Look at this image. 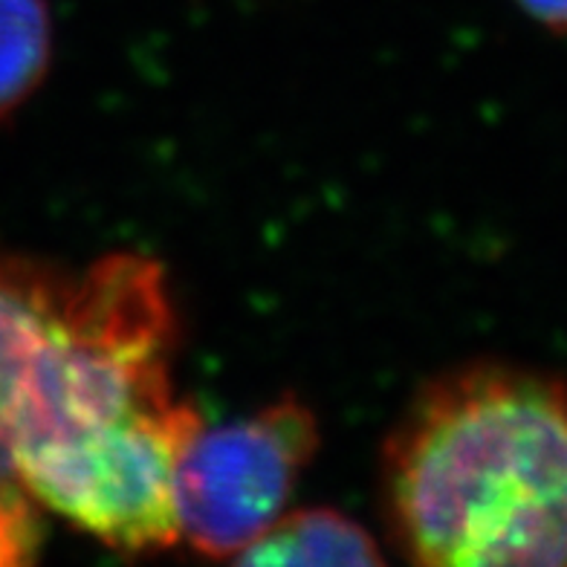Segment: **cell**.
Returning a JSON list of instances; mask_svg holds the SVG:
<instances>
[{"label": "cell", "mask_w": 567, "mask_h": 567, "mask_svg": "<svg viewBox=\"0 0 567 567\" xmlns=\"http://www.w3.org/2000/svg\"><path fill=\"white\" fill-rule=\"evenodd\" d=\"M518 7L553 32H567V0H515Z\"/></svg>", "instance_id": "7"}, {"label": "cell", "mask_w": 567, "mask_h": 567, "mask_svg": "<svg viewBox=\"0 0 567 567\" xmlns=\"http://www.w3.org/2000/svg\"><path fill=\"white\" fill-rule=\"evenodd\" d=\"M35 515L18 486L0 484V567L35 559Z\"/></svg>", "instance_id": "6"}, {"label": "cell", "mask_w": 567, "mask_h": 567, "mask_svg": "<svg viewBox=\"0 0 567 567\" xmlns=\"http://www.w3.org/2000/svg\"><path fill=\"white\" fill-rule=\"evenodd\" d=\"M68 284L70 272L0 252V484L18 486L12 457L23 405Z\"/></svg>", "instance_id": "3"}, {"label": "cell", "mask_w": 567, "mask_h": 567, "mask_svg": "<svg viewBox=\"0 0 567 567\" xmlns=\"http://www.w3.org/2000/svg\"><path fill=\"white\" fill-rule=\"evenodd\" d=\"M240 565H382L380 542L330 507L287 509L240 553Z\"/></svg>", "instance_id": "4"}, {"label": "cell", "mask_w": 567, "mask_h": 567, "mask_svg": "<svg viewBox=\"0 0 567 567\" xmlns=\"http://www.w3.org/2000/svg\"><path fill=\"white\" fill-rule=\"evenodd\" d=\"M382 509L417 565H567V382L478 362L423 385L382 449Z\"/></svg>", "instance_id": "1"}, {"label": "cell", "mask_w": 567, "mask_h": 567, "mask_svg": "<svg viewBox=\"0 0 567 567\" xmlns=\"http://www.w3.org/2000/svg\"><path fill=\"white\" fill-rule=\"evenodd\" d=\"M316 449L319 423L296 394L249 417L200 425L174 472L179 545L206 559H238L287 513Z\"/></svg>", "instance_id": "2"}, {"label": "cell", "mask_w": 567, "mask_h": 567, "mask_svg": "<svg viewBox=\"0 0 567 567\" xmlns=\"http://www.w3.org/2000/svg\"><path fill=\"white\" fill-rule=\"evenodd\" d=\"M53 61L47 0H0V122L41 87Z\"/></svg>", "instance_id": "5"}]
</instances>
